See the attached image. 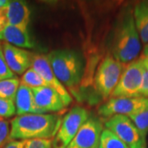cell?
<instances>
[{
  "instance_id": "1",
  "label": "cell",
  "mask_w": 148,
  "mask_h": 148,
  "mask_svg": "<svg viewBox=\"0 0 148 148\" xmlns=\"http://www.w3.org/2000/svg\"><path fill=\"white\" fill-rule=\"evenodd\" d=\"M62 117L55 114H27L17 115L11 122L8 138L12 140L36 138L51 139L55 137Z\"/></svg>"
},
{
  "instance_id": "2",
  "label": "cell",
  "mask_w": 148,
  "mask_h": 148,
  "mask_svg": "<svg viewBox=\"0 0 148 148\" xmlns=\"http://www.w3.org/2000/svg\"><path fill=\"white\" fill-rule=\"evenodd\" d=\"M141 39L133 17V8H126L116 23L111 40L112 55L122 64L136 60L141 50Z\"/></svg>"
},
{
  "instance_id": "3",
  "label": "cell",
  "mask_w": 148,
  "mask_h": 148,
  "mask_svg": "<svg viewBox=\"0 0 148 148\" xmlns=\"http://www.w3.org/2000/svg\"><path fill=\"white\" fill-rule=\"evenodd\" d=\"M53 72L65 87L75 90L80 83L82 64L78 54L70 49H56L47 55Z\"/></svg>"
},
{
  "instance_id": "4",
  "label": "cell",
  "mask_w": 148,
  "mask_h": 148,
  "mask_svg": "<svg viewBox=\"0 0 148 148\" xmlns=\"http://www.w3.org/2000/svg\"><path fill=\"white\" fill-rule=\"evenodd\" d=\"M144 64L139 58L127 64L123 67L121 77L113 90L112 98H132L140 97L143 84Z\"/></svg>"
},
{
  "instance_id": "5",
  "label": "cell",
  "mask_w": 148,
  "mask_h": 148,
  "mask_svg": "<svg viewBox=\"0 0 148 148\" xmlns=\"http://www.w3.org/2000/svg\"><path fill=\"white\" fill-rule=\"evenodd\" d=\"M88 119L89 113L82 107L76 106L70 110L62 119L58 132L52 141L53 148L67 147Z\"/></svg>"
},
{
  "instance_id": "6",
  "label": "cell",
  "mask_w": 148,
  "mask_h": 148,
  "mask_svg": "<svg viewBox=\"0 0 148 148\" xmlns=\"http://www.w3.org/2000/svg\"><path fill=\"white\" fill-rule=\"evenodd\" d=\"M123 64L113 55H107L99 65L95 77V86L104 98L111 95L123 72Z\"/></svg>"
},
{
  "instance_id": "7",
  "label": "cell",
  "mask_w": 148,
  "mask_h": 148,
  "mask_svg": "<svg viewBox=\"0 0 148 148\" xmlns=\"http://www.w3.org/2000/svg\"><path fill=\"white\" fill-rule=\"evenodd\" d=\"M106 127L114 132L129 148H147L146 138L127 116L115 115L105 123Z\"/></svg>"
},
{
  "instance_id": "8",
  "label": "cell",
  "mask_w": 148,
  "mask_h": 148,
  "mask_svg": "<svg viewBox=\"0 0 148 148\" xmlns=\"http://www.w3.org/2000/svg\"><path fill=\"white\" fill-rule=\"evenodd\" d=\"M32 68L42 77L48 87H50L57 91L65 107L71 104L73 98L66 87L59 82V80L55 76L48 60L47 55L33 53Z\"/></svg>"
},
{
  "instance_id": "9",
  "label": "cell",
  "mask_w": 148,
  "mask_h": 148,
  "mask_svg": "<svg viewBox=\"0 0 148 148\" xmlns=\"http://www.w3.org/2000/svg\"><path fill=\"white\" fill-rule=\"evenodd\" d=\"M147 97L132 98H110L106 103L99 108V114L101 116L111 118L115 115L130 117L140 110L147 104Z\"/></svg>"
},
{
  "instance_id": "10",
  "label": "cell",
  "mask_w": 148,
  "mask_h": 148,
  "mask_svg": "<svg viewBox=\"0 0 148 148\" xmlns=\"http://www.w3.org/2000/svg\"><path fill=\"white\" fill-rule=\"evenodd\" d=\"M103 124L96 118H89L66 148H99Z\"/></svg>"
},
{
  "instance_id": "11",
  "label": "cell",
  "mask_w": 148,
  "mask_h": 148,
  "mask_svg": "<svg viewBox=\"0 0 148 148\" xmlns=\"http://www.w3.org/2000/svg\"><path fill=\"white\" fill-rule=\"evenodd\" d=\"M2 49L6 63L14 74H24L32 68L33 53L6 42L2 43Z\"/></svg>"
},
{
  "instance_id": "12",
  "label": "cell",
  "mask_w": 148,
  "mask_h": 148,
  "mask_svg": "<svg viewBox=\"0 0 148 148\" xmlns=\"http://www.w3.org/2000/svg\"><path fill=\"white\" fill-rule=\"evenodd\" d=\"M32 91L36 105L46 114L49 112L58 113L65 108L59 95L52 88L42 86L32 88Z\"/></svg>"
},
{
  "instance_id": "13",
  "label": "cell",
  "mask_w": 148,
  "mask_h": 148,
  "mask_svg": "<svg viewBox=\"0 0 148 148\" xmlns=\"http://www.w3.org/2000/svg\"><path fill=\"white\" fill-rule=\"evenodd\" d=\"M8 25L27 30L30 23L31 11L24 1H9V3L3 8Z\"/></svg>"
},
{
  "instance_id": "14",
  "label": "cell",
  "mask_w": 148,
  "mask_h": 148,
  "mask_svg": "<svg viewBox=\"0 0 148 148\" xmlns=\"http://www.w3.org/2000/svg\"><path fill=\"white\" fill-rule=\"evenodd\" d=\"M0 40L21 49H33L35 43L29 35L28 30L7 25L0 32Z\"/></svg>"
},
{
  "instance_id": "15",
  "label": "cell",
  "mask_w": 148,
  "mask_h": 148,
  "mask_svg": "<svg viewBox=\"0 0 148 148\" xmlns=\"http://www.w3.org/2000/svg\"><path fill=\"white\" fill-rule=\"evenodd\" d=\"M16 114L17 115L27 114H46L36 105L32 88L21 84L15 97Z\"/></svg>"
},
{
  "instance_id": "16",
  "label": "cell",
  "mask_w": 148,
  "mask_h": 148,
  "mask_svg": "<svg viewBox=\"0 0 148 148\" xmlns=\"http://www.w3.org/2000/svg\"><path fill=\"white\" fill-rule=\"evenodd\" d=\"M133 17L141 42L148 44V0L139 1L133 7Z\"/></svg>"
},
{
  "instance_id": "17",
  "label": "cell",
  "mask_w": 148,
  "mask_h": 148,
  "mask_svg": "<svg viewBox=\"0 0 148 148\" xmlns=\"http://www.w3.org/2000/svg\"><path fill=\"white\" fill-rule=\"evenodd\" d=\"M20 85V80L16 77L0 81V97L15 101L16 94Z\"/></svg>"
},
{
  "instance_id": "18",
  "label": "cell",
  "mask_w": 148,
  "mask_h": 148,
  "mask_svg": "<svg viewBox=\"0 0 148 148\" xmlns=\"http://www.w3.org/2000/svg\"><path fill=\"white\" fill-rule=\"evenodd\" d=\"M128 118L138 127L143 138H147L148 133V101L140 110Z\"/></svg>"
},
{
  "instance_id": "19",
  "label": "cell",
  "mask_w": 148,
  "mask_h": 148,
  "mask_svg": "<svg viewBox=\"0 0 148 148\" xmlns=\"http://www.w3.org/2000/svg\"><path fill=\"white\" fill-rule=\"evenodd\" d=\"M99 148H129L125 143L121 141L116 135L105 128L101 133Z\"/></svg>"
},
{
  "instance_id": "20",
  "label": "cell",
  "mask_w": 148,
  "mask_h": 148,
  "mask_svg": "<svg viewBox=\"0 0 148 148\" xmlns=\"http://www.w3.org/2000/svg\"><path fill=\"white\" fill-rule=\"evenodd\" d=\"M21 84L27 86L30 88H37V87H42L47 86V84L44 81L42 77L31 68L27 70L24 74H22L21 79Z\"/></svg>"
},
{
  "instance_id": "21",
  "label": "cell",
  "mask_w": 148,
  "mask_h": 148,
  "mask_svg": "<svg viewBox=\"0 0 148 148\" xmlns=\"http://www.w3.org/2000/svg\"><path fill=\"white\" fill-rule=\"evenodd\" d=\"M16 114L15 101L0 97V118L7 119Z\"/></svg>"
},
{
  "instance_id": "22",
  "label": "cell",
  "mask_w": 148,
  "mask_h": 148,
  "mask_svg": "<svg viewBox=\"0 0 148 148\" xmlns=\"http://www.w3.org/2000/svg\"><path fill=\"white\" fill-rule=\"evenodd\" d=\"M23 148H53L51 139H29L24 141Z\"/></svg>"
},
{
  "instance_id": "23",
  "label": "cell",
  "mask_w": 148,
  "mask_h": 148,
  "mask_svg": "<svg viewBox=\"0 0 148 148\" xmlns=\"http://www.w3.org/2000/svg\"><path fill=\"white\" fill-rule=\"evenodd\" d=\"M12 77H15V74L9 69L6 63L3 49H2V44L0 43V81L12 78Z\"/></svg>"
},
{
  "instance_id": "24",
  "label": "cell",
  "mask_w": 148,
  "mask_h": 148,
  "mask_svg": "<svg viewBox=\"0 0 148 148\" xmlns=\"http://www.w3.org/2000/svg\"><path fill=\"white\" fill-rule=\"evenodd\" d=\"M9 123L6 120L0 121V148L5 143L6 139L9 136Z\"/></svg>"
},
{
  "instance_id": "25",
  "label": "cell",
  "mask_w": 148,
  "mask_h": 148,
  "mask_svg": "<svg viewBox=\"0 0 148 148\" xmlns=\"http://www.w3.org/2000/svg\"><path fill=\"white\" fill-rule=\"evenodd\" d=\"M141 95L148 98V67L144 65L143 84L141 87Z\"/></svg>"
},
{
  "instance_id": "26",
  "label": "cell",
  "mask_w": 148,
  "mask_h": 148,
  "mask_svg": "<svg viewBox=\"0 0 148 148\" xmlns=\"http://www.w3.org/2000/svg\"><path fill=\"white\" fill-rule=\"evenodd\" d=\"M23 147H24V141L8 139L3 144L2 148H23Z\"/></svg>"
},
{
  "instance_id": "27",
  "label": "cell",
  "mask_w": 148,
  "mask_h": 148,
  "mask_svg": "<svg viewBox=\"0 0 148 148\" xmlns=\"http://www.w3.org/2000/svg\"><path fill=\"white\" fill-rule=\"evenodd\" d=\"M140 58H142L143 64H144L145 66L148 67V44L144 45L143 54H142V56H141Z\"/></svg>"
},
{
  "instance_id": "28",
  "label": "cell",
  "mask_w": 148,
  "mask_h": 148,
  "mask_svg": "<svg viewBox=\"0 0 148 148\" xmlns=\"http://www.w3.org/2000/svg\"><path fill=\"white\" fill-rule=\"evenodd\" d=\"M8 3H9V1H7V0H0V9L3 8H4Z\"/></svg>"
},
{
  "instance_id": "29",
  "label": "cell",
  "mask_w": 148,
  "mask_h": 148,
  "mask_svg": "<svg viewBox=\"0 0 148 148\" xmlns=\"http://www.w3.org/2000/svg\"><path fill=\"white\" fill-rule=\"evenodd\" d=\"M1 120H3V119H1V118H0V121H1Z\"/></svg>"
}]
</instances>
